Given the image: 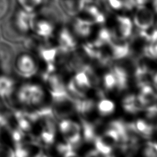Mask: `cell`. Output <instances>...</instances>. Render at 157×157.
Returning a JSON list of instances; mask_svg holds the SVG:
<instances>
[{"instance_id": "cell-5", "label": "cell", "mask_w": 157, "mask_h": 157, "mask_svg": "<svg viewBox=\"0 0 157 157\" xmlns=\"http://www.w3.org/2000/svg\"><path fill=\"white\" fill-rule=\"evenodd\" d=\"M36 21V15L33 12H29L21 9L15 16V24L21 32L26 33L33 29Z\"/></svg>"}, {"instance_id": "cell-17", "label": "cell", "mask_w": 157, "mask_h": 157, "mask_svg": "<svg viewBox=\"0 0 157 157\" xmlns=\"http://www.w3.org/2000/svg\"><path fill=\"white\" fill-rule=\"evenodd\" d=\"M14 90V82L6 76L0 77V97L6 98L11 95Z\"/></svg>"}, {"instance_id": "cell-26", "label": "cell", "mask_w": 157, "mask_h": 157, "mask_svg": "<svg viewBox=\"0 0 157 157\" xmlns=\"http://www.w3.org/2000/svg\"><path fill=\"white\" fill-rule=\"evenodd\" d=\"M134 1L135 3H136V6H145L149 0H134Z\"/></svg>"}, {"instance_id": "cell-1", "label": "cell", "mask_w": 157, "mask_h": 157, "mask_svg": "<svg viewBox=\"0 0 157 157\" xmlns=\"http://www.w3.org/2000/svg\"><path fill=\"white\" fill-rule=\"evenodd\" d=\"M58 128L66 143L74 149L80 144L82 139L80 124L71 119L63 118L59 122Z\"/></svg>"}, {"instance_id": "cell-28", "label": "cell", "mask_w": 157, "mask_h": 157, "mask_svg": "<svg viewBox=\"0 0 157 157\" xmlns=\"http://www.w3.org/2000/svg\"><path fill=\"white\" fill-rule=\"evenodd\" d=\"M153 6H154V10H155L156 13H157V0H154V2H153Z\"/></svg>"}, {"instance_id": "cell-8", "label": "cell", "mask_w": 157, "mask_h": 157, "mask_svg": "<svg viewBox=\"0 0 157 157\" xmlns=\"http://www.w3.org/2000/svg\"><path fill=\"white\" fill-rule=\"evenodd\" d=\"M138 97L144 109L157 103V91L151 85L140 87Z\"/></svg>"}, {"instance_id": "cell-4", "label": "cell", "mask_w": 157, "mask_h": 157, "mask_svg": "<svg viewBox=\"0 0 157 157\" xmlns=\"http://www.w3.org/2000/svg\"><path fill=\"white\" fill-rule=\"evenodd\" d=\"M16 67L19 75L26 78L33 76L37 71L36 60L28 54H23L18 58Z\"/></svg>"}, {"instance_id": "cell-2", "label": "cell", "mask_w": 157, "mask_h": 157, "mask_svg": "<svg viewBox=\"0 0 157 157\" xmlns=\"http://www.w3.org/2000/svg\"><path fill=\"white\" fill-rule=\"evenodd\" d=\"M45 93L41 86L36 84H26L21 86L17 93V98L21 104L37 106L44 100Z\"/></svg>"}, {"instance_id": "cell-18", "label": "cell", "mask_w": 157, "mask_h": 157, "mask_svg": "<svg viewBox=\"0 0 157 157\" xmlns=\"http://www.w3.org/2000/svg\"><path fill=\"white\" fill-rule=\"evenodd\" d=\"M145 120L150 123L154 130H157V105L145 108Z\"/></svg>"}, {"instance_id": "cell-3", "label": "cell", "mask_w": 157, "mask_h": 157, "mask_svg": "<svg viewBox=\"0 0 157 157\" xmlns=\"http://www.w3.org/2000/svg\"><path fill=\"white\" fill-rule=\"evenodd\" d=\"M155 15L151 9L145 6H137L134 16V24L138 30L147 31L153 26Z\"/></svg>"}, {"instance_id": "cell-20", "label": "cell", "mask_w": 157, "mask_h": 157, "mask_svg": "<svg viewBox=\"0 0 157 157\" xmlns=\"http://www.w3.org/2000/svg\"><path fill=\"white\" fill-rule=\"evenodd\" d=\"M102 82H103L104 89L106 91H110L116 89V81L114 75L111 70L104 75Z\"/></svg>"}, {"instance_id": "cell-14", "label": "cell", "mask_w": 157, "mask_h": 157, "mask_svg": "<svg viewBox=\"0 0 157 157\" xmlns=\"http://www.w3.org/2000/svg\"><path fill=\"white\" fill-rule=\"evenodd\" d=\"M149 36V42L143 56L151 59H157V29H154Z\"/></svg>"}, {"instance_id": "cell-16", "label": "cell", "mask_w": 157, "mask_h": 157, "mask_svg": "<svg viewBox=\"0 0 157 157\" xmlns=\"http://www.w3.org/2000/svg\"><path fill=\"white\" fill-rule=\"evenodd\" d=\"M82 11H85L90 17L89 20L94 24H102L105 23V16L99 9L98 6H88L85 7Z\"/></svg>"}, {"instance_id": "cell-6", "label": "cell", "mask_w": 157, "mask_h": 157, "mask_svg": "<svg viewBox=\"0 0 157 157\" xmlns=\"http://www.w3.org/2000/svg\"><path fill=\"white\" fill-rule=\"evenodd\" d=\"M58 43V48L63 53H70L76 49V40L67 28H63L59 33Z\"/></svg>"}, {"instance_id": "cell-15", "label": "cell", "mask_w": 157, "mask_h": 157, "mask_svg": "<svg viewBox=\"0 0 157 157\" xmlns=\"http://www.w3.org/2000/svg\"><path fill=\"white\" fill-rule=\"evenodd\" d=\"M98 114L102 116L112 115L115 112L116 105L112 100L102 98L96 105Z\"/></svg>"}, {"instance_id": "cell-13", "label": "cell", "mask_w": 157, "mask_h": 157, "mask_svg": "<svg viewBox=\"0 0 157 157\" xmlns=\"http://www.w3.org/2000/svg\"><path fill=\"white\" fill-rule=\"evenodd\" d=\"M132 126L140 138H150L154 132L152 126L145 119H138L132 123Z\"/></svg>"}, {"instance_id": "cell-24", "label": "cell", "mask_w": 157, "mask_h": 157, "mask_svg": "<svg viewBox=\"0 0 157 157\" xmlns=\"http://www.w3.org/2000/svg\"><path fill=\"white\" fill-rule=\"evenodd\" d=\"M108 5L111 9L115 10L123 9V4L121 0H107Z\"/></svg>"}, {"instance_id": "cell-19", "label": "cell", "mask_w": 157, "mask_h": 157, "mask_svg": "<svg viewBox=\"0 0 157 157\" xmlns=\"http://www.w3.org/2000/svg\"><path fill=\"white\" fill-rule=\"evenodd\" d=\"M57 150L62 157H80V156L75 152V149L67 143H61L58 145L57 147Z\"/></svg>"}, {"instance_id": "cell-7", "label": "cell", "mask_w": 157, "mask_h": 157, "mask_svg": "<svg viewBox=\"0 0 157 157\" xmlns=\"http://www.w3.org/2000/svg\"><path fill=\"white\" fill-rule=\"evenodd\" d=\"M116 31L114 34L119 38L127 40L131 37L133 31V22L124 15L116 16Z\"/></svg>"}, {"instance_id": "cell-11", "label": "cell", "mask_w": 157, "mask_h": 157, "mask_svg": "<svg viewBox=\"0 0 157 157\" xmlns=\"http://www.w3.org/2000/svg\"><path fill=\"white\" fill-rule=\"evenodd\" d=\"M33 30L37 36L44 39H48L53 36L54 32L53 23L48 20H40L36 21Z\"/></svg>"}, {"instance_id": "cell-25", "label": "cell", "mask_w": 157, "mask_h": 157, "mask_svg": "<svg viewBox=\"0 0 157 157\" xmlns=\"http://www.w3.org/2000/svg\"><path fill=\"white\" fill-rule=\"evenodd\" d=\"M100 2H101V0H80L82 11L85 7L88 6H98Z\"/></svg>"}, {"instance_id": "cell-21", "label": "cell", "mask_w": 157, "mask_h": 157, "mask_svg": "<svg viewBox=\"0 0 157 157\" xmlns=\"http://www.w3.org/2000/svg\"><path fill=\"white\" fill-rule=\"evenodd\" d=\"M142 157H157V142H147L143 145Z\"/></svg>"}, {"instance_id": "cell-9", "label": "cell", "mask_w": 157, "mask_h": 157, "mask_svg": "<svg viewBox=\"0 0 157 157\" xmlns=\"http://www.w3.org/2000/svg\"><path fill=\"white\" fill-rule=\"evenodd\" d=\"M111 71L114 75L116 81V90L122 91L128 88L129 74L127 69L122 66L115 65L111 69Z\"/></svg>"}, {"instance_id": "cell-12", "label": "cell", "mask_w": 157, "mask_h": 157, "mask_svg": "<svg viewBox=\"0 0 157 157\" xmlns=\"http://www.w3.org/2000/svg\"><path fill=\"white\" fill-rule=\"evenodd\" d=\"M122 106L126 112L132 114L137 113L145 109L139 101V97L134 94H130L124 97L122 102Z\"/></svg>"}, {"instance_id": "cell-27", "label": "cell", "mask_w": 157, "mask_h": 157, "mask_svg": "<svg viewBox=\"0 0 157 157\" xmlns=\"http://www.w3.org/2000/svg\"><path fill=\"white\" fill-rule=\"evenodd\" d=\"M152 82H153L154 85V87H155V89H156V91H157V73L154 75Z\"/></svg>"}, {"instance_id": "cell-10", "label": "cell", "mask_w": 157, "mask_h": 157, "mask_svg": "<svg viewBox=\"0 0 157 157\" xmlns=\"http://www.w3.org/2000/svg\"><path fill=\"white\" fill-rule=\"evenodd\" d=\"M94 23L87 19L77 17L74 21V31L78 37H87L92 32Z\"/></svg>"}, {"instance_id": "cell-22", "label": "cell", "mask_w": 157, "mask_h": 157, "mask_svg": "<svg viewBox=\"0 0 157 157\" xmlns=\"http://www.w3.org/2000/svg\"><path fill=\"white\" fill-rule=\"evenodd\" d=\"M9 0H0V18L6 14L9 9Z\"/></svg>"}, {"instance_id": "cell-23", "label": "cell", "mask_w": 157, "mask_h": 157, "mask_svg": "<svg viewBox=\"0 0 157 157\" xmlns=\"http://www.w3.org/2000/svg\"><path fill=\"white\" fill-rule=\"evenodd\" d=\"M123 4V9L126 10H132L136 7L134 0H121Z\"/></svg>"}]
</instances>
